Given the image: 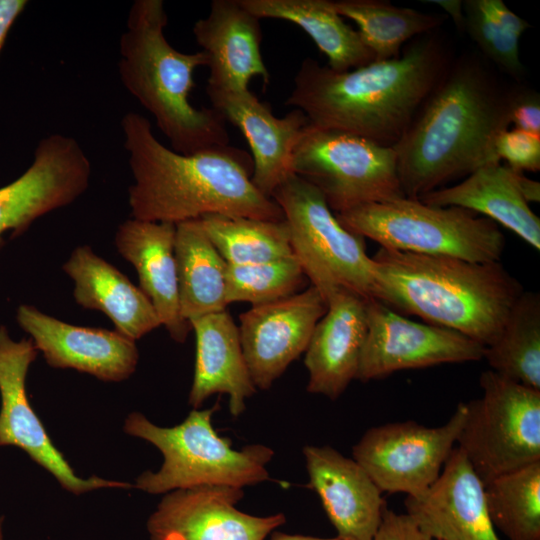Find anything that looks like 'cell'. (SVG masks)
Here are the masks:
<instances>
[{
  "instance_id": "1",
  "label": "cell",
  "mask_w": 540,
  "mask_h": 540,
  "mask_svg": "<svg viewBox=\"0 0 540 540\" xmlns=\"http://www.w3.org/2000/svg\"><path fill=\"white\" fill-rule=\"evenodd\" d=\"M452 62L436 30L418 36L397 58L338 72L302 61L285 101L313 126L394 147Z\"/></svg>"
},
{
  "instance_id": "2",
  "label": "cell",
  "mask_w": 540,
  "mask_h": 540,
  "mask_svg": "<svg viewBox=\"0 0 540 540\" xmlns=\"http://www.w3.org/2000/svg\"><path fill=\"white\" fill-rule=\"evenodd\" d=\"M510 96L477 55L452 60L393 147L404 196L419 199L498 163L494 140L510 125Z\"/></svg>"
},
{
  "instance_id": "3",
  "label": "cell",
  "mask_w": 540,
  "mask_h": 540,
  "mask_svg": "<svg viewBox=\"0 0 540 540\" xmlns=\"http://www.w3.org/2000/svg\"><path fill=\"white\" fill-rule=\"evenodd\" d=\"M121 128L134 179L128 189L132 218L175 225L212 214L284 220L280 206L252 183L253 161L246 151L227 145L175 152L136 112L122 117Z\"/></svg>"
},
{
  "instance_id": "4",
  "label": "cell",
  "mask_w": 540,
  "mask_h": 540,
  "mask_svg": "<svg viewBox=\"0 0 540 540\" xmlns=\"http://www.w3.org/2000/svg\"><path fill=\"white\" fill-rule=\"evenodd\" d=\"M375 300L399 314L457 331L483 346L499 337L522 294L500 262H471L385 248L372 256Z\"/></svg>"
},
{
  "instance_id": "5",
  "label": "cell",
  "mask_w": 540,
  "mask_h": 540,
  "mask_svg": "<svg viewBox=\"0 0 540 540\" xmlns=\"http://www.w3.org/2000/svg\"><path fill=\"white\" fill-rule=\"evenodd\" d=\"M162 0H136L120 38L118 70L126 90L155 119L175 152L190 155L229 145L226 121L214 108L190 102L194 71L207 66L203 51H178L165 37Z\"/></svg>"
},
{
  "instance_id": "6",
  "label": "cell",
  "mask_w": 540,
  "mask_h": 540,
  "mask_svg": "<svg viewBox=\"0 0 540 540\" xmlns=\"http://www.w3.org/2000/svg\"><path fill=\"white\" fill-rule=\"evenodd\" d=\"M219 409L218 401L207 409H192L174 427L157 426L139 412L129 414L124 432L151 443L164 458L157 472H143L133 487L165 494L201 485L243 489L267 481V465L274 451L262 444L234 449L231 439L220 436L213 427L212 417Z\"/></svg>"
},
{
  "instance_id": "7",
  "label": "cell",
  "mask_w": 540,
  "mask_h": 540,
  "mask_svg": "<svg viewBox=\"0 0 540 540\" xmlns=\"http://www.w3.org/2000/svg\"><path fill=\"white\" fill-rule=\"evenodd\" d=\"M335 215L349 231L385 249L487 263L500 262L505 248V237L494 221L460 207L434 206L405 196Z\"/></svg>"
},
{
  "instance_id": "8",
  "label": "cell",
  "mask_w": 540,
  "mask_h": 540,
  "mask_svg": "<svg viewBox=\"0 0 540 540\" xmlns=\"http://www.w3.org/2000/svg\"><path fill=\"white\" fill-rule=\"evenodd\" d=\"M271 198L284 214L294 256L326 302L339 289L375 299L376 270L364 238L339 222L316 187L292 174Z\"/></svg>"
},
{
  "instance_id": "9",
  "label": "cell",
  "mask_w": 540,
  "mask_h": 540,
  "mask_svg": "<svg viewBox=\"0 0 540 540\" xmlns=\"http://www.w3.org/2000/svg\"><path fill=\"white\" fill-rule=\"evenodd\" d=\"M480 398L466 403L458 447L483 483L540 461V390L492 370L482 372Z\"/></svg>"
},
{
  "instance_id": "10",
  "label": "cell",
  "mask_w": 540,
  "mask_h": 540,
  "mask_svg": "<svg viewBox=\"0 0 540 540\" xmlns=\"http://www.w3.org/2000/svg\"><path fill=\"white\" fill-rule=\"evenodd\" d=\"M292 171L316 187L334 213L404 197L393 147L310 123L293 149Z\"/></svg>"
},
{
  "instance_id": "11",
  "label": "cell",
  "mask_w": 540,
  "mask_h": 540,
  "mask_svg": "<svg viewBox=\"0 0 540 540\" xmlns=\"http://www.w3.org/2000/svg\"><path fill=\"white\" fill-rule=\"evenodd\" d=\"M466 413V403H459L439 427L415 421L372 427L353 446V459L383 493L419 496L438 479L456 446Z\"/></svg>"
},
{
  "instance_id": "12",
  "label": "cell",
  "mask_w": 540,
  "mask_h": 540,
  "mask_svg": "<svg viewBox=\"0 0 540 540\" xmlns=\"http://www.w3.org/2000/svg\"><path fill=\"white\" fill-rule=\"evenodd\" d=\"M366 311L367 335L356 380L483 359L485 346L457 331L412 321L375 299L367 300Z\"/></svg>"
},
{
  "instance_id": "13",
  "label": "cell",
  "mask_w": 540,
  "mask_h": 540,
  "mask_svg": "<svg viewBox=\"0 0 540 540\" xmlns=\"http://www.w3.org/2000/svg\"><path fill=\"white\" fill-rule=\"evenodd\" d=\"M38 352L31 338L16 341L5 325L0 326V446L22 449L76 495L100 488H132L126 482L77 476L52 443L26 393L27 373Z\"/></svg>"
},
{
  "instance_id": "14",
  "label": "cell",
  "mask_w": 540,
  "mask_h": 540,
  "mask_svg": "<svg viewBox=\"0 0 540 540\" xmlns=\"http://www.w3.org/2000/svg\"><path fill=\"white\" fill-rule=\"evenodd\" d=\"M91 171L88 156L73 137L54 133L40 140L30 167L0 188V250L4 233L20 235L37 218L80 197Z\"/></svg>"
},
{
  "instance_id": "15",
  "label": "cell",
  "mask_w": 540,
  "mask_h": 540,
  "mask_svg": "<svg viewBox=\"0 0 540 540\" xmlns=\"http://www.w3.org/2000/svg\"><path fill=\"white\" fill-rule=\"evenodd\" d=\"M242 488L201 485L165 493L146 524L150 540H265L283 513L255 516L236 508Z\"/></svg>"
},
{
  "instance_id": "16",
  "label": "cell",
  "mask_w": 540,
  "mask_h": 540,
  "mask_svg": "<svg viewBox=\"0 0 540 540\" xmlns=\"http://www.w3.org/2000/svg\"><path fill=\"white\" fill-rule=\"evenodd\" d=\"M327 302L312 285L288 297L251 308L239 316V336L256 389L268 390L305 352Z\"/></svg>"
},
{
  "instance_id": "17",
  "label": "cell",
  "mask_w": 540,
  "mask_h": 540,
  "mask_svg": "<svg viewBox=\"0 0 540 540\" xmlns=\"http://www.w3.org/2000/svg\"><path fill=\"white\" fill-rule=\"evenodd\" d=\"M16 320L53 368L75 369L105 382L123 381L136 369L135 341L115 330L69 324L27 304L18 307Z\"/></svg>"
},
{
  "instance_id": "18",
  "label": "cell",
  "mask_w": 540,
  "mask_h": 540,
  "mask_svg": "<svg viewBox=\"0 0 540 540\" xmlns=\"http://www.w3.org/2000/svg\"><path fill=\"white\" fill-rule=\"evenodd\" d=\"M206 94L225 119L244 135L251 150L253 172L251 181L264 195L273 191L292 171V154L296 142L309 123L305 114L292 109L276 117L271 107L260 101L250 90L225 89L206 85Z\"/></svg>"
},
{
  "instance_id": "19",
  "label": "cell",
  "mask_w": 540,
  "mask_h": 540,
  "mask_svg": "<svg viewBox=\"0 0 540 540\" xmlns=\"http://www.w3.org/2000/svg\"><path fill=\"white\" fill-rule=\"evenodd\" d=\"M406 513L432 540H501L485 501L484 483L455 446L438 479L406 496Z\"/></svg>"
},
{
  "instance_id": "20",
  "label": "cell",
  "mask_w": 540,
  "mask_h": 540,
  "mask_svg": "<svg viewBox=\"0 0 540 540\" xmlns=\"http://www.w3.org/2000/svg\"><path fill=\"white\" fill-rule=\"evenodd\" d=\"M308 486L344 540H373L386 503L382 491L353 458L330 446L303 448Z\"/></svg>"
},
{
  "instance_id": "21",
  "label": "cell",
  "mask_w": 540,
  "mask_h": 540,
  "mask_svg": "<svg viewBox=\"0 0 540 540\" xmlns=\"http://www.w3.org/2000/svg\"><path fill=\"white\" fill-rule=\"evenodd\" d=\"M367 300L346 289L327 299L304 352L309 393L336 400L356 378L368 328Z\"/></svg>"
},
{
  "instance_id": "22",
  "label": "cell",
  "mask_w": 540,
  "mask_h": 540,
  "mask_svg": "<svg viewBox=\"0 0 540 540\" xmlns=\"http://www.w3.org/2000/svg\"><path fill=\"white\" fill-rule=\"evenodd\" d=\"M260 20L239 0L211 2L208 15L193 26L194 38L207 57V86L246 89L254 77L270 83L260 48Z\"/></svg>"
},
{
  "instance_id": "23",
  "label": "cell",
  "mask_w": 540,
  "mask_h": 540,
  "mask_svg": "<svg viewBox=\"0 0 540 540\" xmlns=\"http://www.w3.org/2000/svg\"><path fill=\"white\" fill-rule=\"evenodd\" d=\"M176 225L128 219L116 231L118 253L130 262L139 279V288L151 301L161 325L178 343L192 330L180 312L174 254Z\"/></svg>"
},
{
  "instance_id": "24",
  "label": "cell",
  "mask_w": 540,
  "mask_h": 540,
  "mask_svg": "<svg viewBox=\"0 0 540 540\" xmlns=\"http://www.w3.org/2000/svg\"><path fill=\"white\" fill-rule=\"evenodd\" d=\"M62 269L74 282L75 302L103 312L120 334L136 341L161 326L144 292L90 246L76 247Z\"/></svg>"
},
{
  "instance_id": "25",
  "label": "cell",
  "mask_w": 540,
  "mask_h": 540,
  "mask_svg": "<svg viewBox=\"0 0 540 540\" xmlns=\"http://www.w3.org/2000/svg\"><path fill=\"white\" fill-rule=\"evenodd\" d=\"M196 338L195 369L188 402L199 409L214 394L229 397V411L240 416L256 387L246 364L238 326L226 311L189 321Z\"/></svg>"
},
{
  "instance_id": "26",
  "label": "cell",
  "mask_w": 540,
  "mask_h": 540,
  "mask_svg": "<svg viewBox=\"0 0 540 540\" xmlns=\"http://www.w3.org/2000/svg\"><path fill=\"white\" fill-rule=\"evenodd\" d=\"M521 171L507 165H484L461 182L433 190L419 198L440 207H460L508 228L540 250V219L524 199L518 177Z\"/></svg>"
},
{
  "instance_id": "27",
  "label": "cell",
  "mask_w": 540,
  "mask_h": 540,
  "mask_svg": "<svg viewBox=\"0 0 540 540\" xmlns=\"http://www.w3.org/2000/svg\"><path fill=\"white\" fill-rule=\"evenodd\" d=\"M260 19L291 22L304 30L328 59V67L343 72L375 61L359 32L332 7L331 0H239Z\"/></svg>"
},
{
  "instance_id": "28",
  "label": "cell",
  "mask_w": 540,
  "mask_h": 540,
  "mask_svg": "<svg viewBox=\"0 0 540 540\" xmlns=\"http://www.w3.org/2000/svg\"><path fill=\"white\" fill-rule=\"evenodd\" d=\"M174 254L182 317L189 322L226 310L227 263L199 219L176 224Z\"/></svg>"
},
{
  "instance_id": "29",
  "label": "cell",
  "mask_w": 540,
  "mask_h": 540,
  "mask_svg": "<svg viewBox=\"0 0 540 540\" xmlns=\"http://www.w3.org/2000/svg\"><path fill=\"white\" fill-rule=\"evenodd\" d=\"M333 9L354 21L375 61L397 58L404 43L437 30L445 15L398 7L380 0H331Z\"/></svg>"
},
{
  "instance_id": "30",
  "label": "cell",
  "mask_w": 540,
  "mask_h": 540,
  "mask_svg": "<svg viewBox=\"0 0 540 540\" xmlns=\"http://www.w3.org/2000/svg\"><path fill=\"white\" fill-rule=\"evenodd\" d=\"M490 370L540 390V295L523 291L512 306L499 337L486 346Z\"/></svg>"
},
{
  "instance_id": "31",
  "label": "cell",
  "mask_w": 540,
  "mask_h": 540,
  "mask_svg": "<svg viewBox=\"0 0 540 540\" xmlns=\"http://www.w3.org/2000/svg\"><path fill=\"white\" fill-rule=\"evenodd\" d=\"M199 220L227 264L263 263L294 255L285 219L270 221L212 214Z\"/></svg>"
},
{
  "instance_id": "32",
  "label": "cell",
  "mask_w": 540,
  "mask_h": 540,
  "mask_svg": "<svg viewBox=\"0 0 540 540\" xmlns=\"http://www.w3.org/2000/svg\"><path fill=\"white\" fill-rule=\"evenodd\" d=\"M490 519L507 540H540V461L484 483Z\"/></svg>"
},
{
  "instance_id": "33",
  "label": "cell",
  "mask_w": 540,
  "mask_h": 540,
  "mask_svg": "<svg viewBox=\"0 0 540 540\" xmlns=\"http://www.w3.org/2000/svg\"><path fill=\"white\" fill-rule=\"evenodd\" d=\"M305 279L294 255L263 263L227 264L225 299L227 304L262 305L297 293Z\"/></svg>"
},
{
  "instance_id": "34",
  "label": "cell",
  "mask_w": 540,
  "mask_h": 540,
  "mask_svg": "<svg viewBox=\"0 0 540 540\" xmlns=\"http://www.w3.org/2000/svg\"><path fill=\"white\" fill-rule=\"evenodd\" d=\"M464 30L482 54L505 73L520 81L524 66L519 55V40L498 25L481 7L479 0L462 1Z\"/></svg>"
},
{
  "instance_id": "35",
  "label": "cell",
  "mask_w": 540,
  "mask_h": 540,
  "mask_svg": "<svg viewBox=\"0 0 540 540\" xmlns=\"http://www.w3.org/2000/svg\"><path fill=\"white\" fill-rule=\"evenodd\" d=\"M497 161L505 160L507 166L517 171L540 170V136L513 128L502 131L494 140Z\"/></svg>"
},
{
  "instance_id": "36",
  "label": "cell",
  "mask_w": 540,
  "mask_h": 540,
  "mask_svg": "<svg viewBox=\"0 0 540 540\" xmlns=\"http://www.w3.org/2000/svg\"><path fill=\"white\" fill-rule=\"evenodd\" d=\"M514 128L540 136V95L527 87L511 88L510 124Z\"/></svg>"
},
{
  "instance_id": "37",
  "label": "cell",
  "mask_w": 540,
  "mask_h": 540,
  "mask_svg": "<svg viewBox=\"0 0 540 540\" xmlns=\"http://www.w3.org/2000/svg\"><path fill=\"white\" fill-rule=\"evenodd\" d=\"M373 540H432L407 513H397L386 507Z\"/></svg>"
},
{
  "instance_id": "38",
  "label": "cell",
  "mask_w": 540,
  "mask_h": 540,
  "mask_svg": "<svg viewBox=\"0 0 540 540\" xmlns=\"http://www.w3.org/2000/svg\"><path fill=\"white\" fill-rule=\"evenodd\" d=\"M482 9L504 30L520 39L530 24L511 11L502 0H479Z\"/></svg>"
},
{
  "instance_id": "39",
  "label": "cell",
  "mask_w": 540,
  "mask_h": 540,
  "mask_svg": "<svg viewBox=\"0 0 540 540\" xmlns=\"http://www.w3.org/2000/svg\"><path fill=\"white\" fill-rule=\"evenodd\" d=\"M27 5L26 0H0V53L8 32Z\"/></svg>"
},
{
  "instance_id": "40",
  "label": "cell",
  "mask_w": 540,
  "mask_h": 540,
  "mask_svg": "<svg viewBox=\"0 0 540 540\" xmlns=\"http://www.w3.org/2000/svg\"><path fill=\"white\" fill-rule=\"evenodd\" d=\"M442 7L453 19L459 30H464V14L462 1L459 0H426Z\"/></svg>"
},
{
  "instance_id": "41",
  "label": "cell",
  "mask_w": 540,
  "mask_h": 540,
  "mask_svg": "<svg viewBox=\"0 0 540 540\" xmlns=\"http://www.w3.org/2000/svg\"><path fill=\"white\" fill-rule=\"evenodd\" d=\"M519 188L524 199L529 202L540 201V184L539 182L532 180L524 175L523 172L519 173L518 177Z\"/></svg>"
},
{
  "instance_id": "42",
  "label": "cell",
  "mask_w": 540,
  "mask_h": 540,
  "mask_svg": "<svg viewBox=\"0 0 540 540\" xmlns=\"http://www.w3.org/2000/svg\"><path fill=\"white\" fill-rule=\"evenodd\" d=\"M270 540H344L337 535L331 538H321L300 534H288L284 532L275 531L271 533Z\"/></svg>"
},
{
  "instance_id": "43",
  "label": "cell",
  "mask_w": 540,
  "mask_h": 540,
  "mask_svg": "<svg viewBox=\"0 0 540 540\" xmlns=\"http://www.w3.org/2000/svg\"><path fill=\"white\" fill-rule=\"evenodd\" d=\"M4 516L0 517V540H4L3 535Z\"/></svg>"
}]
</instances>
